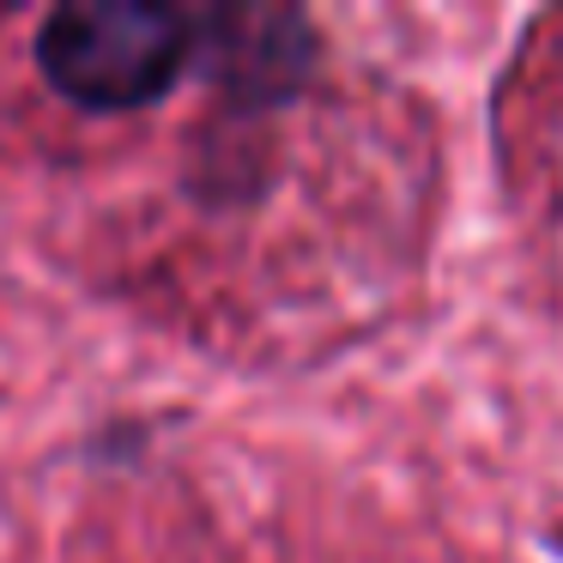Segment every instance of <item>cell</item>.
I'll list each match as a JSON object with an SVG mask.
<instances>
[{"label":"cell","mask_w":563,"mask_h":563,"mask_svg":"<svg viewBox=\"0 0 563 563\" xmlns=\"http://www.w3.org/2000/svg\"><path fill=\"white\" fill-rule=\"evenodd\" d=\"M195 49V19L158 0H86L49 13L37 62L79 110H140L164 98Z\"/></svg>","instance_id":"1"},{"label":"cell","mask_w":563,"mask_h":563,"mask_svg":"<svg viewBox=\"0 0 563 563\" xmlns=\"http://www.w3.org/2000/svg\"><path fill=\"white\" fill-rule=\"evenodd\" d=\"M195 49L207 79L236 103H285L316 67L303 13L285 7H212L195 19Z\"/></svg>","instance_id":"2"}]
</instances>
